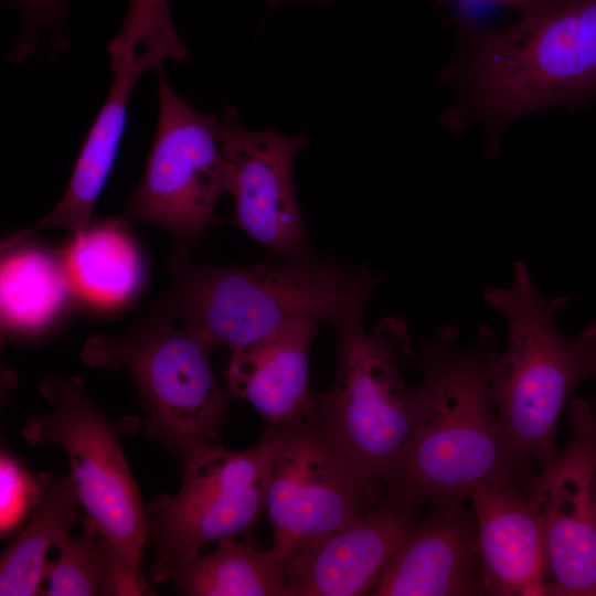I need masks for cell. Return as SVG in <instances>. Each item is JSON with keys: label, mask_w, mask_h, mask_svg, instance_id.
I'll use <instances>...</instances> for the list:
<instances>
[{"label": "cell", "mask_w": 596, "mask_h": 596, "mask_svg": "<svg viewBox=\"0 0 596 596\" xmlns=\"http://www.w3.org/2000/svg\"><path fill=\"white\" fill-rule=\"evenodd\" d=\"M536 3H545V2H550V1H553V0H534Z\"/></svg>", "instance_id": "4316f807"}, {"label": "cell", "mask_w": 596, "mask_h": 596, "mask_svg": "<svg viewBox=\"0 0 596 596\" xmlns=\"http://www.w3.org/2000/svg\"><path fill=\"white\" fill-rule=\"evenodd\" d=\"M336 350L334 381L316 394L319 421L362 481L386 492L418 416L417 387L401 371L414 352L408 326L386 317L372 333L343 327Z\"/></svg>", "instance_id": "5b68a950"}, {"label": "cell", "mask_w": 596, "mask_h": 596, "mask_svg": "<svg viewBox=\"0 0 596 596\" xmlns=\"http://www.w3.org/2000/svg\"><path fill=\"white\" fill-rule=\"evenodd\" d=\"M469 501L478 526L481 595H547L543 523L520 483L479 485Z\"/></svg>", "instance_id": "2e32d148"}, {"label": "cell", "mask_w": 596, "mask_h": 596, "mask_svg": "<svg viewBox=\"0 0 596 596\" xmlns=\"http://www.w3.org/2000/svg\"><path fill=\"white\" fill-rule=\"evenodd\" d=\"M317 333V322L297 319L230 352L224 372L230 394L248 402L265 426L317 415L309 380V356Z\"/></svg>", "instance_id": "e0dca14e"}, {"label": "cell", "mask_w": 596, "mask_h": 596, "mask_svg": "<svg viewBox=\"0 0 596 596\" xmlns=\"http://www.w3.org/2000/svg\"><path fill=\"white\" fill-rule=\"evenodd\" d=\"M226 191L222 123L185 103L159 74L158 120L142 177L124 217L179 241L198 237Z\"/></svg>", "instance_id": "30bf717a"}, {"label": "cell", "mask_w": 596, "mask_h": 596, "mask_svg": "<svg viewBox=\"0 0 596 596\" xmlns=\"http://www.w3.org/2000/svg\"><path fill=\"white\" fill-rule=\"evenodd\" d=\"M371 595H481L478 526L470 501L432 505L407 533Z\"/></svg>", "instance_id": "9a60e30c"}, {"label": "cell", "mask_w": 596, "mask_h": 596, "mask_svg": "<svg viewBox=\"0 0 596 596\" xmlns=\"http://www.w3.org/2000/svg\"><path fill=\"white\" fill-rule=\"evenodd\" d=\"M272 467L273 450L264 436L243 450L215 441L193 451L184 462L179 491L160 494L146 507L148 544L157 553L151 571L227 538L244 536L251 543L266 509Z\"/></svg>", "instance_id": "ba28073f"}, {"label": "cell", "mask_w": 596, "mask_h": 596, "mask_svg": "<svg viewBox=\"0 0 596 596\" xmlns=\"http://www.w3.org/2000/svg\"><path fill=\"white\" fill-rule=\"evenodd\" d=\"M1 263V318L6 328L38 331L76 292L63 255L38 246H14Z\"/></svg>", "instance_id": "44dd1931"}, {"label": "cell", "mask_w": 596, "mask_h": 596, "mask_svg": "<svg viewBox=\"0 0 596 596\" xmlns=\"http://www.w3.org/2000/svg\"><path fill=\"white\" fill-rule=\"evenodd\" d=\"M40 391L52 409L28 418L24 439L66 451L84 517L110 550L140 565L148 544L146 507L120 443V435L132 433L138 421H111L78 377H46Z\"/></svg>", "instance_id": "52a82bcc"}, {"label": "cell", "mask_w": 596, "mask_h": 596, "mask_svg": "<svg viewBox=\"0 0 596 596\" xmlns=\"http://www.w3.org/2000/svg\"><path fill=\"white\" fill-rule=\"evenodd\" d=\"M571 439L520 486L539 511L545 536L547 595L596 596V406L572 397Z\"/></svg>", "instance_id": "8fae6325"}, {"label": "cell", "mask_w": 596, "mask_h": 596, "mask_svg": "<svg viewBox=\"0 0 596 596\" xmlns=\"http://www.w3.org/2000/svg\"><path fill=\"white\" fill-rule=\"evenodd\" d=\"M75 291L91 302L127 301L143 280V263L124 224L107 221L73 234L63 254Z\"/></svg>", "instance_id": "ffe728a7"}, {"label": "cell", "mask_w": 596, "mask_h": 596, "mask_svg": "<svg viewBox=\"0 0 596 596\" xmlns=\"http://www.w3.org/2000/svg\"><path fill=\"white\" fill-rule=\"evenodd\" d=\"M79 536H64L56 545L58 556L46 562L45 596H91L102 590L103 556L94 524L85 517Z\"/></svg>", "instance_id": "7402d4cb"}, {"label": "cell", "mask_w": 596, "mask_h": 596, "mask_svg": "<svg viewBox=\"0 0 596 596\" xmlns=\"http://www.w3.org/2000/svg\"><path fill=\"white\" fill-rule=\"evenodd\" d=\"M440 79L456 89L441 125L486 128L496 153L504 130L544 108L596 98V0H553L503 26H462Z\"/></svg>", "instance_id": "7a4b0ae2"}, {"label": "cell", "mask_w": 596, "mask_h": 596, "mask_svg": "<svg viewBox=\"0 0 596 596\" xmlns=\"http://www.w3.org/2000/svg\"><path fill=\"white\" fill-rule=\"evenodd\" d=\"M215 349L170 312L119 338L99 334L81 352L92 368L126 369L146 414L145 434L183 464L220 441L227 394L211 363Z\"/></svg>", "instance_id": "8992f818"}, {"label": "cell", "mask_w": 596, "mask_h": 596, "mask_svg": "<svg viewBox=\"0 0 596 596\" xmlns=\"http://www.w3.org/2000/svg\"><path fill=\"white\" fill-rule=\"evenodd\" d=\"M21 15L20 35L10 53L14 62L22 61L35 53L49 36L57 50L65 47L63 34L67 19V0H9Z\"/></svg>", "instance_id": "603a6c76"}, {"label": "cell", "mask_w": 596, "mask_h": 596, "mask_svg": "<svg viewBox=\"0 0 596 596\" xmlns=\"http://www.w3.org/2000/svg\"><path fill=\"white\" fill-rule=\"evenodd\" d=\"M273 450L266 511L269 549L281 565L295 553L349 524L381 498L313 417L265 426Z\"/></svg>", "instance_id": "9c48e42d"}, {"label": "cell", "mask_w": 596, "mask_h": 596, "mask_svg": "<svg viewBox=\"0 0 596 596\" xmlns=\"http://www.w3.org/2000/svg\"><path fill=\"white\" fill-rule=\"evenodd\" d=\"M595 406H596V402H594Z\"/></svg>", "instance_id": "83f0119b"}, {"label": "cell", "mask_w": 596, "mask_h": 596, "mask_svg": "<svg viewBox=\"0 0 596 596\" xmlns=\"http://www.w3.org/2000/svg\"><path fill=\"white\" fill-rule=\"evenodd\" d=\"M82 503L72 476L41 472L31 519L19 536L2 553L0 595H42L43 575L51 547L82 522Z\"/></svg>", "instance_id": "ac0fdd59"}, {"label": "cell", "mask_w": 596, "mask_h": 596, "mask_svg": "<svg viewBox=\"0 0 596 596\" xmlns=\"http://www.w3.org/2000/svg\"><path fill=\"white\" fill-rule=\"evenodd\" d=\"M0 529L12 532L32 512L36 496V477L19 460L1 451L0 459Z\"/></svg>", "instance_id": "cb8c5ba5"}, {"label": "cell", "mask_w": 596, "mask_h": 596, "mask_svg": "<svg viewBox=\"0 0 596 596\" xmlns=\"http://www.w3.org/2000/svg\"><path fill=\"white\" fill-rule=\"evenodd\" d=\"M284 1H307V2L316 3V4H319V6H322V7H327L333 0H267L269 6H275V4H278V3L284 2Z\"/></svg>", "instance_id": "484cf974"}, {"label": "cell", "mask_w": 596, "mask_h": 596, "mask_svg": "<svg viewBox=\"0 0 596 596\" xmlns=\"http://www.w3.org/2000/svg\"><path fill=\"white\" fill-rule=\"evenodd\" d=\"M107 52L113 73L110 89L82 145L66 191L57 202L60 213L73 222L92 219L117 158L138 79L147 72L161 74L169 60L189 56L168 0H130L124 23Z\"/></svg>", "instance_id": "7c38bea8"}, {"label": "cell", "mask_w": 596, "mask_h": 596, "mask_svg": "<svg viewBox=\"0 0 596 596\" xmlns=\"http://www.w3.org/2000/svg\"><path fill=\"white\" fill-rule=\"evenodd\" d=\"M422 507L385 493L345 526L299 550L283 564L288 596L371 595Z\"/></svg>", "instance_id": "5bb4252c"}, {"label": "cell", "mask_w": 596, "mask_h": 596, "mask_svg": "<svg viewBox=\"0 0 596 596\" xmlns=\"http://www.w3.org/2000/svg\"><path fill=\"white\" fill-rule=\"evenodd\" d=\"M200 553L151 571L158 582H172L188 596H288L284 570L270 550L257 551L237 536Z\"/></svg>", "instance_id": "d6986e66"}, {"label": "cell", "mask_w": 596, "mask_h": 596, "mask_svg": "<svg viewBox=\"0 0 596 596\" xmlns=\"http://www.w3.org/2000/svg\"><path fill=\"white\" fill-rule=\"evenodd\" d=\"M485 300L505 321L508 340L490 359V381L508 441L538 467L556 456V428L576 387L596 377V323L576 336L562 332L556 313L567 296L545 297L523 260L507 285L490 286Z\"/></svg>", "instance_id": "277c9868"}, {"label": "cell", "mask_w": 596, "mask_h": 596, "mask_svg": "<svg viewBox=\"0 0 596 596\" xmlns=\"http://www.w3.org/2000/svg\"><path fill=\"white\" fill-rule=\"evenodd\" d=\"M183 254L173 262L168 312L230 352L297 319L336 329L363 322L369 299L386 278L313 253L243 266H193Z\"/></svg>", "instance_id": "3957f363"}, {"label": "cell", "mask_w": 596, "mask_h": 596, "mask_svg": "<svg viewBox=\"0 0 596 596\" xmlns=\"http://www.w3.org/2000/svg\"><path fill=\"white\" fill-rule=\"evenodd\" d=\"M221 123L233 224L281 258L312 254L294 181L305 136L248 129L233 106Z\"/></svg>", "instance_id": "4fadbf2b"}, {"label": "cell", "mask_w": 596, "mask_h": 596, "mask_svg": "<svg viewBox=\"0 0 596 596\" xmlns=\"http://www.w3.org/2000/svg\"><path fill=\"white\" fill-rule=\"evenodd\" d=\"M455 326L438 328L409 361L421 373L418 416L386 492L424 505L469 501L479 486L520 483L530 461L510 445L490 381L498 333L480 326L462 347Z\"/></svg>", "instance_id": "6da1fadb"}, {"label": "cell", "mask_w": 596, "mask_h": 596, "mask_svg": "<svg viewBox=\"0 0 596 596\" xmlns=\"http://www.w3.org/2000/svg\"><path fill=\"white\" fill-rule=\"evenodd\" d=\"M437 4L451 8L455 19L459 22L460 26L472 24L477 13L497 8H512L522 14L536 6L534 0H437Z\"/></svg>", "instance_id": "d4e9b609"}]
</instances>
